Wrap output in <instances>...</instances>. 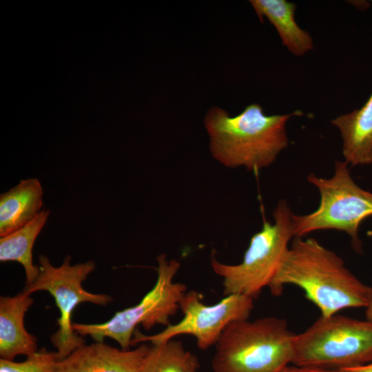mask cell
Here are the masks:
<instances>
[{
    "mask_svg": "<svg viewBox=\"0 0 372 372\" xmlns=\"http://www.w3.org/2000/svg\"><path fill=\"white\" fill-rule=\"evenodd\" d=\"M289 285L302 289L322 316L346 309H366L372 302V287L360 280L341 257L313 238L295 237L269 288L277 297Z\"/></svg>",
    "mask_w": 372,
    "mask_h": 372,
    "instance_id": "6da1fadb",
    "label": "cell"
},
{
    "mask_svg": "<svg viewBox=\"0 0 372 372\" xmlns=\"http://www.w3.org/2000/svg\"><path fill=\"white\" fill-rule=\"evenodd\" d=\"M302 114L296 111L269 116L255 103L231 116L225 110L211 107L204 118L211 154L229 168L242 166L258 172L267 167L289 145L287 121Z\"/></svg>",
    "mask_w": 372,
    "mask_h": 372,
    "instance_id": "7a4b0ae2",
    "label": "cell"
},
{
    "mask_svg": "<svg viewBox=\"0 0 372 372\" xmlns=\"http://www.w3.org/2000/svg\"><path fill=\"white\" fill-rule=\"evenodd\" d=\"M285 319L267 316L234 322L221 334L214 372H282L292 364L293 339Z\"/></svg>",
    "mask_w": 372,
    "mask_h": 372,
    "instance_id": "3957f363",
    "label": "cell"
},
{
    "mask_svg": "<svg viewBox=\"0 0 372 372\" xmlns=\"http://www.w3.org/2000/svg\"><path fill=\"white\" fill-rule=\"evenodd\" d=\"M293 215L287 203L280 200L273 211V223L264 221L262 229L251 238L240 263H222L213 254L211 265L223 278L225 296L238 293L254 300L269 287L295 237Z\"/></svg>",
    "mask_w": 372,
    "mask_h": 372,
    "instance_id": "277c9868",
    "label": "cell"
},
{
    "mask_svg": "<svg viewBox=\"0 0 372 372\" xmlns=\"http://www.w3.org/2000/svg\"><path fill=\"white\" fill-rule=\"evenodd\" d=\"M372 361V320L335 313L320 316L295 334L292 364L296 366L349 369Z\"/></svg>",
    "mask_w": 372,
    "mask_h": 372,
    "instance_id": "5b68a950",
    "label": "cell"
},
{
    "mask_svg": "<svg viewBox=\"0 0 372 372\" xmlns=\"http://www.w3.org/2000/svg\"><path fill=\"white\" fill-rule=\"evenodd\" d=\"M307 180L318 188L320 202L312 213L293 215L295 237H303L318 230L342 231L349 236L353 248L362 252L359 227L364 219L372 216V193L355 183L346 161L335 162L331 178L309 174Z\"/></svg>",
    "mask_w": 372,
    "mask_h": 372,
    "instance_id": "8992f818",
    "label": "cell"
},
{
    "mask_svg": "<svg viewBox=\"0 0 372 372\" xmlns=\"http://www.w3.org/2000/svg\"><path fill=\"white\" fill-rule=\"evenodd\" d=\"M157 278L153 288L133 307L116 312L109 320L98 324L72 323L73 330L81 336L89 335L95 342L110 338L121 349L129 350L136 328L141 324L149 331L157 324L167 326L169 318L179 309V302L187 286L173 279L180 264L176 259L167 260L161 254L156 258Z\"/></svg>",
    "mask_w": 372,
    "mask_h": 372,
    "instance_id": "52a82bcc",
    "label": "cell"
},
{
    "mask_svg": "<svg viewBox=\"0 0 372 372\" xmlns=\"http://www.w3.org/2000/svg\"><path fill=\"white\" fill-rule=\"evenodd\" d=\"M71 260V256H67L60 266L54 267L48 256L41 255L37 278L23 289L28 295L45 291L54 298L60 317L57 320L58 329L51 335L50 341L61 360L85 344L83 337L72 328L71 316L76 307L83 302L106 305L113 300L110 296L90 293L83 288L82 283L96 267L94 261L90 260L72 265Z\"/></svg>",
    "mask_w": 372,
    "mask_h": 372,
    "instance_id": "ba28073f",
    "label": "cell"
},
{
    "mask_svg": "<svg viewBox=\"0 0 372 372\" xmlns=\"http://www.w3.org/2000/svg\"><path fill=\"white\" fill-rule=\"evenodd\" d=\"M182 320L169 324L162 331L145 335L136 329L131 346L149 341L152 344L166 342L177 335H191L198 347L206 350L216 345L221 334L231 323L249 319L254 309V299L243 294L225 296L213 305L203 302V295L196 290L186 291L179 302Z\"/></svg>",
    "mask_w": 372,
    "mask_h": 372,
    "instance_id": "9c48e42d",
    "label": "cell"
},
{
    "mask_svg": "<svg viewBox=\"0 0 372 372\" xmlns=\"http://www.w3.org/2000/svg\"><path fill=\"white\" fill-rule=\"evenodd\" d=\"M149 349L145 344L132 350L99 342L85 344L61 360L55 372H139Z\"/></svg>",
    "mask_w": 372,
    "mask_h": 372,
    "instance_id": "30bf717a",
    "label": "cell"
},
{
    "mask_svg": "<svg viewBox=\"0 0 372 372\" xmlns=\"http://www.w3.org/2000/svg\"><path fill=\"white\" fill-rule=\"evenodd\" d=\"M31 295L23 291L14 296L0 298V357L14 360L37 351V339L24 326V317L33 304Z\"/></svg>",
    "mask_w": 372,
    "mask_h": 372,
    "instance_id": "8fae6325",
    "label": "cell"
},
{
    "mask_svg": "<svg viewBox=\"0 0 372 372\" xmlns=\"http://www.w3.org/2000/svg\"><path fill=\"white\" fill-rule=\"evenodd\" d=\"M43 187L37 178L22 179L0 195V236L31 222L43 207Z\"/></svg>",
    "mask_w": 372,
    "mask_h": 372,
    "instance_id": "7c38bea8",
    "label": "cell"
},
{
    "mask_svg": "<svg viewBox=\"0 0 372 372\" xmlns=\"http://www.w3.org/2000/svg\"><path fill=\"white\" fill-rule=\"evenodd\" d=\"M331 122L340 133L345 161L353 166L372 164V94L360 108Z\"/></svg>",
    "mask_w": 372,
    "mask_h": 372,
    "instance_id": "4fadbf2b",
    "label": "cell"
},
{
    "mask_svg": "<svg viewBox=\"0 0 372 372\" xmlns=\"http://www.w3.org/2000/svg\"><path fill=\"white\" fill-rule=\"evenodd\" d=\"M249 2L261 21L266 17L275 27L282 44L293 55L301 56L313 48L310 34L295 21L296 4L286 0H251Z\"/></svg>",
    "mask_w": 372,
    "mask_h": 372,
    "instance_id": "5bb4252c",
    "label": "cell"
},
{
    "mask_svg": "<svg viewBox=\"0 0 372 372\" xmlns=\"http://www.w3.org/2000/svg\"><path fill=\"white\" fill-rule=\"evenodd\" d=\"M50 214V210L42 209L28 224L0 238L1 262H19L25 273V286L32 284L39 274V266L33 263L32 249Z\"/></svg>",
    "mask_w": 372,
    "mask_h": 372,
    "instance_id": "9a60e30c",
    "label": "cell"
},
{
    "mask_svg": "<svg viewBox=\"0 0 372 372\" xmlns=\"http://www.w3.org/2000/svg\"><path fill=\"white\" fill-rule=\"evenodd\" d=\"M198 358L174 339L149 346L139 372H198Z\"/></svg>",
    "mask_w": 372,
    "mask_h": 372,
    "instance_id": "2e32d148",
    "label": "cell"
},
{
    "mask_svg": "<svg viewBox=\"0 0 372 372\" xmlns=\"http://www.w3.org/2000/svg\"><path fill=\"white\" fill-rule=\"evenodd\" d=\"M61 360L56 351L42 348L27 356L23 362L0 359V372H55Z\"/></svg>",
    "mask_w": 372,
    "mask_h": 372,
    "instance_id": "e0dca14e",
    "label": "cell"
},
{
    "mask_svg": "<svg viewBox=\"0 0 372 372\" xmlns=\"http://www.w3.org/2000/svg\"><path fill=\"white\" fill-rule=\"evenodd\" d=\"M282 372H351L344 369H327L296 366L290 364Z\"/></svg>",
    "mask_w": 372,
    "mask_h": 372,
    "instance_id": "ac0fdd59",
    "label": "cell"
},
{
    "mask_svg": "<svg viewBox=\"0 0 372 372\" xmlns=\"http://www.w3.org/2000/svg\"><path fill=\"white\" fill-rule=\"evenodd\" d=\"M344 370H347L351 372H372V361L362 366Z\"/></svg>",
    "mask_w": 372,
    "mask_h": 372,
    "instance_id": "d6986e66",
    "label": "cell"
},
{
    "mask_svg": "<svg viewBox=\"0 0 372 372\" xmlns=\"http://www.w3.org/2000/svg\"><path fill=\"white\" fill-rule=\"evenodd\" d=\"M370 234L372 236V232H370ZM365 316L366 319L372 320V302L370 305L366 308Z\"/></svg>",
    "mask_w": 372,
    "mask_h": 372,
    "instance_id": "ffe728a7",
    "label": "cell"
}]
</instances>
